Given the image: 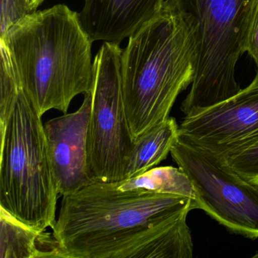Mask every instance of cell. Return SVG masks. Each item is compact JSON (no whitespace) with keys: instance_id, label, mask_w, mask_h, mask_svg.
<instances>
[{"instance_id":"7","label":"cell","mask_w":258,"mask_h":258,"mask_svg":"<svg viewBox=\"0 0 258 258\" xmlns=\"http://www.w3.org/2000/svg\"><path fill=\"white\" fill-rule=\"evenodd\" d=\"M196 190L197 209L228 231L258 238V183L235 173L211 152L179 138L170 151Z\"/></svg>"},{"instance_id":"19","label":"cell","mask_w":258,"mask_h":258,"mask_svg":"<svg viewBox=\"0 0 258 258\" xmlns=\"http://www.w3.org/2000/svg\"><path fill=\"white\" fill-rule=\"evenodd\" d=\"M252 257H253V258H258V251L256 252V253H255V254L253 255V256H252Z\"/></svg>"},{"instance_id":"17","label":"cell","mask_w":258,"mask_h":258,"mask_svg":"<svg viewBox=\"0 0 258 258\" xmlns=\"http://www.w3.org/2000/svg\"><path fill=\"white\" fill-rule=\"evenodd\" d=\"M246 52L258 67V3L253 12L246 40Z\"/></svg>"},{"instance_id":"6","label":"cell","mask_w":258,"mask_h":258,"mask_svg":"<svg viewBox=\"0 0 258 258\" xmlns=\"http://www.w3.org/2000/svg\"><path fill=\"white\" fill-rule=\"evenodd\" d=\"M119 44L105 42L93 61V105L87 134V167L92 182L124 180L135 139L121 90Z\"/></svg>"},{"instance_id":"5","label":"cell","mask_w":258,"mask_h":258,"mask_svg":"<svg viewBox=\"0 0 258 258\" xmlns=\"http://www.w3.org/2000/svg\"><path fill=\"white\" fill-rule=\"evenodd\" d=\"M41 117L22 87L0 129V208L42 232L55 226L59 194Z\"/></svg>"},{"instance_id":"13","label":"cell","mask_w":258,"mask_h":258,"mask_svg":"<svg viewBox=\"0 0 258 258\" xmlns=\"http://www.w3.org/2000/svg\"><path fill=\"white\" fill-rule=\"evenodd\" d=\"M113 183L123 191L140 189L174 195L188 198L196 202V193L192 182L179 167H154L143 174Z\"/></svg>"},{"instance_id":"14","label":"cell","mask_w":258,"mask_h":258,"mask_svg":"<svg viewBox=\"0 0 258 258\" xmlns=\"http://www.w3.org/2000/svg\"><path fill=\"white\" fill-rule=\"evenodd\" d=\"M0 129H2L10 117L22 85L8 49L2 41H0Z\"/></svg>"},{"instance_id":"18","label":"cell","mask_w":258,"mask_h":258,"mask_svg":"<svg viewBox=\"0 0 258 258\" xmlns=\"http://www.w3.org/2000/svg\"><path fill=\"white\" fill-rule=\"evenodd\" d=\"M45 0H28V8L30 13H34Z\"/></svg>"},{"instance_id":"1","label":"cell","mask_w":258,"mask_h":258,"mask_svg":"<svg viewBox=\"0 0 258 258\" xmlns=\"http://www.w3.org/2000/svg\"><path fill=\"white\" fill-rule=\"evenodd\" d=\"M192 199L92 182L62 196L52 233L66 258H191Z\"/></svg>"},{"instance_id":"15","label":"cell","mask_w":258,"mask_h":258,"mask_svg":"<svg viewBox=\"0 0 258 258\" xmlns=\"http://www.w3.org/2000/svg\"><path fill=\"white\" fill-rule=\"evenodd\" d=\"M219 159L240 176L258 183V141L240 152Z\"/></svg>"},{"instance_id":"4","label":"cell","mask_w":258,"mask_h":258,"mask_svg":"<svg viewBox=\"0 0 258 258\" xmlns=\"http://www.w3.org/2000/svg\"><path fill=\"white\" fill-rule=\"evenodd\" d=\"M258 0H165L164 10L179 19L192 47L195 75L181 105L185 116L224 102L241 90L235 68L246 52Z\"/></svg>"},{"instance_id":"16","label":"cell","mask_w":258,"mask_h":258,"mask_svg":"<svg viewBox=\"0 0 258 258\" xmlns=\"http://www.w3.org/2000/svg\"><path fill=\"white\" fill-rule=\"evenodd\" d=\"M0 37L12 25L30 14L28 0H0Z\"/></svg>"},{"instance_id":"3","label":"cell","mask_w":258,"mask_h":258,"mask_svg":"<svg viewBox=\"0 0 258 258\" xmlns=\"http://www.w3.org/2000/svg\"><path fill=\"white\" fill-rule=\"evenodd\" d=\"M195 75L192 47L177 18L161 16L131 36L121 55V90L134 139L170 117Z\"/></svg>"},{"instance_id":"9","label":"cell","mask_w":258,"mask_h":258,"mask_svg":"<svg viewBox=\"0 0 258 258\" xmlns=\"http://www.w3.org/2000/svg\"><path fill=\"white\" fill-rule=\"evenodd\" d=\"M93 90L79 109L44 123L51 167L58 194L75 192L92 182L87 167V134Z\"/></svg>"},{"instance_id":"2","label":"cell","mask_w":258,"mask_h":258,"mask_svg":"<svg viewBox=\"0 0 258 258\" xmlns=\"http://www.w3.org/2000/svg\"><path fill=\"white\" fill-rule=\"evenodd\" d=\"M22 87L40 115L66 114L72 101L93 88L92 43L78 13L64 4L35 11L0 37Z\"/></svg>"},{"instance_id":"12","label":"cell","mask_w":258,"mask_h":258,"mask_svg":"<svg viewBox=\"0 0 258 258\" xmlns=\"http://www.w3.org/2000/svg\"><path fill=\"white\" fill-rule=\"evenodd\" d=\"M178 135L179 125L174 117H169L137 137L128 161L124 180L143 174L166 159Z\"/></svg>"},{"instance_id":"11","label":"cell","mask_w":258,"mask_h":258,"mask_svg":"<svg viewBox=\"0 0 258 258\" xmlns=\"http://www.w3.org/2000/svg\"><path fill=\"white\" fill-rule=\"evenodd\" d=\"M66 258L53 233L38 231L0 208V258Z\"/></svg>"},{"instance_id":"10","label":"cell","mask_w":258,"mask_h":258,"mask_svg":"<svg viewBox=\"0 0 258 258\" xmlns=\"http://www.w3.org/2000/svg\"><path fill=\"white\" fill-rule=\"evenodd\" d=\"M164 0H85L78 13L83 31L92 42L120 44L161 16Z\"/></svg>"},{"instance_id":"8","label":"cell","mask_w":258,"mask_h":258,"mask_svg":"<svg viewBox=\"0 0 258 258\" xmlns=\"http://www.w3.org/2000/svg\"><path fill=\"white\" fill-rule=\"evenodd\" d=\"M179 138L224 158L258 141V72L236 95L189 116L179 125Z\"/></svg>"}]
</instances>
